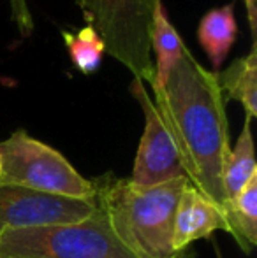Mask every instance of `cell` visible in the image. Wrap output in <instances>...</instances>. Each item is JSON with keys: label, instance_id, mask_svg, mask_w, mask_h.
<instances>
[{"label": "cell", "instance_id": "8992f818", "mask_svg": "<svg viewBox=\"0 0 257 258\" xmlns=\"http://www.w3.org/2000/svg\"><path fill=\"white\" fill-rule=\"evenodd\" d=\"M97 209V201L44 194L21 186H0V234L79 223Z\"/></svg>", "mask_w": 257, "mask_h": 258}, {"label": "cell", "instance_id": "30bf717a", "mask_svg": "<svg viewBox=\"0 0 257 258\" xmlns=\"http://www.w3.org/2000/svg\"><path fill=\"white\" fill-rule=\"evenodd\" d=\"M227 234L233 235L245 253H250L257 244V176L233 199L226 201L222 207Z\"/></svg>", "mask_w": 257, "mask_h": 258}, {"label": "cell", "instance_id": "6da1fadb", "mask_svg": "<svg viewBox=\"0 0 257 258\" xmlns=\"http://www.w3.org/2000/svg\"><path fill=\"white\" fill-rule=\"evenodd\" d=\"M153 105L173 137L189 183L222 207L224 165L229 156L226 97L215 71L204 69L185 46L162 86H151Z\"/></svg>", "mask_w": 257, "mask_h": 258}, {"label": "cell", "instance_id": "2e32d148", "mask_svg": "<svg viewBox=\"0 0 257 258\" xmlns=\"http://www.w3.org/2000/svg\"><path fill=\"white\" fill-rule=\"evenodd\" d=\"M245 9H247L248 23H250L252 35L255 37V27H257V0H243Z\"/></svg>", "mask_w": 257, "mask_h": 258}, {"label": "cell", "instance_id": "7a4b0ae2", "mask_svg": "<svg viewBox=\"0 0 257 258\" xmlns=\"http://www.w3.org/2000/svg\"><path fill=\"white\" fill-rule=\"evenodd\" d=\"M187 183V177H180L155 186H137L130 179H104L93 186L97 204L134 258H173L175 213Z\"/></svg>", "mask_w": 257, "mask_h": 258}, {"label": "cell", "instance_id": "4fadbf2b", "mask_svg": "<svg viewBox=\"0 0 257 258\" xmlns=\"http://www.w3.org/2000/svg\"><path fill=\"white\" fill-rule=\"evenodd\" d=\"M252 118L245 119L243 130L238 137L234 148H231L229 156L224 165V191L226 201H233L241 190L248 184V181L257 176L254 137H252Z\"/></svg>", "mask_w": 257, "mask_h": 258}, {"label": "cell", "instance_id": "52a82bcc", "mask_svg": "<svg viewBox=\"0 0 257 258\" xmlns=\"http://www.w3.org/2000/svg\"><path fill=\"white\" fill-rule=\"evenodd\" d=\"M130 95L139 102L144 114V132L137 148L130 181L137 186H155L187 177L173 137L169 136L141 79L132 78Z\"/></svg>", "mask_w": 257, "mask_h": 258}, {"label": "cell", "instance_id": "ac0fdd59", "mask_svg": "<svg viewBox=\"0 0 257 258\" xmlns=\"http://www.w3.org/2000/svg\"><path fill=\"white\" fill-rule=\"evenodd\" d=\"M0 174H2V162H0Z\"/></svg>", "mask_w": 257, "mask_h": 258}, {"label": "cell", "instance_id": "8fae6325", "mask_svg": "<svg viewBox=\"0 0 257 258\" xmlns=\"http://www.w3.org/2000/svg\"><path fill=\"white\" fill-rule=\"evenodd\" d=\"M224 97L238 100L248 118L257 116V49L252 46L247 56L236 58L224 72H217Z\"/></svg>", "mask_w": 257, "mask_h": 258}, {"label": "cell", "instance_id": "ba28073f", "mask_svg": "<svg viewBox=\"0 0 257 258\" xmlns=\"http://www.w3.org/2000/svg\"><path fill=\"white\" fill-rule=\"evenodd\" d=\"M217 230L227 232L222 209L210 202L190 183H187V186L180 195L175 213L173 251L178 253L185 248H190L194 241L208 239Z\"/></svg>", "mask_w": 257, "mask_h": 258}, {"label": "cell", "instance_id": "7c38bea8", "mask_svg": "<svg viewBox=\"0 0 257 258\" xmlns=\"http://www.w3.org/2000/svg\"><path fill=\"white\" fill-rule=\"evenodd\" d=\"M185 44L182 37L169 21L166 14L164 6H159L153 16V25H151V39H150V51L155 53L153 63V79L150 86H162L171 74L173 67L180 60Z\"/></svg>", "mask_w": 257, "mask_h": 258}, {"label": "cell", "instance_id": "5b68a950", "mask_svg": "<svg viewBox=\"0 0 257 258\" xmlns=\"http://www.w3.org/2000/svg\"><path fill=\"white\" fill-rule=\"evenodd\" d=\"M0 186H21L44 194L95 201V186L52 146L16 130L0 143Z\"/></svg>", "mask_w": 257, "mask_h": 258}, {"label": "cell", "instance_id": "e0dca14e", "mask_svg": "<svg viewBox=\"0 0 257 258\" xmlns=\"http://www.w3.org/2000/svg\"><path fill=\"white\" fill-rule=\"evenodd\" d=\"M173 258H195V253H194V249L185 248V249H182V251L175 253V256Z\"/></svg>", "mask_w": 257, "mask_h": 258}, {"label": "cell", "instance_id": "277c9868", "mask_svg": "<svg viewBox=\"0 0 257 258\" xmlns=\"http://www.w3.org/2000/svg\"><path fill=\"white\" fill-rule=\"evenodd\" d=\"M0 258H134L118 241L104 209L85 221L0 234Z\"/></svg>", "mask_w": 257, "mask_h": 258}, {"label": "cell", "instance_id": "9c48e42d", "mask_svg": "<svg viewBox=\"0 0 257 258\" xmlns=\"http://www.w3.org/2000/svg\"><path fill=\"white\" fill-rule=\"evenodd\" d=\"M197 39L208 54L213 69L217 71L222 67L236 39V18L233 4L208 11L199 21Z\"/></svg>", "mask_w": 257, "mask_h": 258}, {"label": "cell", "instance_id": "5bb4252c", "mask_svg": "<svg viewBox=\"0 0 257 258\" xmlns=\"http://www.w3.org/2000/svg\"><path fill=\"white\" fill-rule=\"evenodd\" d=\"M62 37L65 46H67L71 61L79 72L92 74L99 69L104 53H106V46L92 27L86 25L85 28L78 32L64 30Z\"/></svg>", "mask_w": 257, "mask_h": 258}, {"label": "cell", "instance_id": "3957f363", "mask_svg": "<svg viewBox=\"0 0 257 258\" xmlns=\"http://www.w3.org/2000/svg\"><path fill=\"white\" fill-rule=\"evenodd\" d=\"M83 20L99 34L106 53L120 61L136 79H153L151 25L162 0H76Z\"/></svg>", "mask_w": 257, "mask_h": 258}, {"label": "cell", "instance_id": "9a60e30c", "mask_svg": "<svg viewBox=\"0 0 257 258\" xmlns=\"http://www.w3.org/2000/svg\"><path fill=\"white\" fill-rule=\"evenodd\" d=\"M9 6L11 18L18 27V32L23 37H28L34 32V18H32L30 9H28L27 0H9Z\"/></svg>", "mask_w": 257, "mask_h": 258}]
</instances>
